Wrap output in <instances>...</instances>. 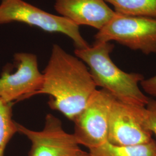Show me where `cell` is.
<instances>
[{"mask_svg": "<svg viewBox=\"0 0 156 156\" xmlns=\"http://www.w3.org/2000/svg\"><path fill=\"white\" fill-rule=\"evenodd\" d=\"M92 156L89 153H89H87V152H86V151H84L83 153L82 154V155H80V156Z\"/></svg>", "mask_w": 156, "mask_h": 156, "instance_id": "9a60e30c", "label": "cell"}, {"mask_svg": "<svg viewBox=\"0 0 156 156\" xmlns=\"http://www.w3.org/2000/svg\"><path fill=\"white\" fill-rule=\"evenodd\" d=\"M0 1V25L23 23L47 33L64 34L73 41L76 49L89 46L80 33L79 27L67 19L47 12L23 0Z\"/></svg>", "mask_w": 156, "mask_h": 156, "instance_id": "3957f363", "label": "cell"}, {"mask_svg": "<svg viewBox=\"0 0 156 156\" xmlns=\"http://www.w3.org/2000/svg\"><path fill=\"white\" fill-rule=\"evenodd\" d=\"M145 124L146 128L156 136V100H151L146 106Z\"/></svg>", "mask_w": 156, "mask_h": 156, "instance_id": "4fadbf2b", "label": "cell"}, {"mask_svg": "<svg viewBox=\"0 0 156 156\" xmlns=\"http://www.w3.org/2000/svg\"><path fill=\"white\" fill-rule=\"evenodd\" d=\"M13 104L0 99V156H4L6 145L18 133L17 123L12 119Z\"/></svg>", "mask_w": 156, "mask_h": 156, "instance_id": "7c38bea8", "label": "cell"}, {"mask_svg": "<svg viewBox=\"0 0 156 156\" xmlns=\"http://www.w3.org/2000/svg\"><path fill=\"white\" fill-rule=\"evenodd\" d=\"M60 16L79 27L85 25L100 30L115 14L105 0H55Z\"/></svg>", "mask_w": 156, "mask_h": 156, "instance_id": "9c48e42d", "label": "cell"}, {"mask_svg": "<svg viewBox=\"0 0 156 156\" xmlns=\"http://www.w3.org/2000/svg\"><path fill=\"white\" fill-rule=\"evenodd\" d=\"M17 127L18 133L31 142L28 156H79L84 152L73 134L66 132L61 120L51 114L46 115L41 131H33L17 123Z\"/></svg>", "mask_w": 156, "mask_h": 156, "instance_id": "ba28073f", "label": "cell"}, {"mask_svg": "<svg viewBox=\"0 0 156 156\" xmlns=\"http://www.w3.org/2000/svg\"><path fill=\"white\" fill-rule=\"evenodd\" d=\"M97 42L115 41L146 55L156 53V18L134 16L115 12L95 35Z\"/></svg>", "mask_w": 156, "mask_h": 156, "instance_id": "277c9868", "label": "cell"}, {"mask_svg": "<svg viewBox=\"0 0 156 156\" xmlns=\"http://www.w3.org/2000/svg\"><path fill=\"white\" fill-rule=\"evenodd\" d=\"M116 98L106 90H96L73 120V135L78 144L89 149L108 141V119Z\"/></svg>", "mask_w": 156, "mask_h": 156, "instance_id": "5b68a950", "label": "cell"}, {"mask_svg": "<svg viewBox=\"0 0 156 156\" xmlns=\"http://www.w3.org/2000/svg\"><path fill=\"white\" fill-rule=\"evenodd\" d=\"M14 62L16 70L11 72L6 68L0 78V99L6 103L14 104L35 95L43 82L36 55L17 53Z\"/></svg>", "mask_w": 156, "mask_h": 156, "instance_id": "52a82bcc", "label": "cell"}, {"mask_svg": "<svg viewBox=\"0 0 156 156\" xmlns=\"http://www.w3.org/2000/svg\"><path fill=\"white\" fill-rule=\"evenodd\" d=\"M115 12L128 16L156 18V0H105Z\"/></svg>", "mask_w": 156, "mask_h": 156, "instance_id": "8fae6325", "label": "cell"}, {"mask_svg": "<svg viewBox=\"0 0 156 156\" xmlns=\"http://www.w3.org/2000/svg\"><path fill=\"white\" fill-rule=\"evenodd\" d=\"M145 109L146 106L114 101L109 115L108 142L117 146L150 142L153 134L145 126Z\"/></svg>", "mask_w": 156, "mask_h": 156, "instance_id": "8992f818", "label": "cell"}, {"mask_svg": "<svg viewBox=\"0 0 156 156\" xmlns=\"http://www.w3.org/2000/svg\"><path fill=\"white\" fill-rule=\"evenodd\" d=\"M92 156H156V142L133 146H117L108 141L98 147L89 149Z\"/></svg>", "mask_w": 156, "mask_h": 156, "instance_id": "30bf717a", "label": "cell"}, {"mask_svg": "<svg viewBox=\"0 0 156 156\" xmlns=\"http://www.w3.org/2000/svg\"><path fill=\"white\" fill-rule=\"evenodd\" d=\"M140 86L146 94L156 97V74L151 78L144 79Z\"/></svg>", "mask_w": 156, "mask_h": 156, "instance_id": "5bb4252c", "label": "cell"}, {"mask_svg": "<svg viewBox=\"0 0 156 156\" xmlns=\"http://www.w3.org/2000/svg\"><path fill=\"white\" fill-rule=\"evenodd\" d=\"M42 74V86L35 95H49L50 108L73 122L97 87L88 67L76 56L55 44Z\"/></svg>", "mask_w": 156, "mask_h": 156, "instance_id": "6da1fadb", "label": "cell"}, {"mask_svg": "<svg viewBox=\"0 0 156 156\" xmlns=\"http://www.w3.org/2000/svg\"><path fill=\"white\" fill-rule=\"evenodd\" d=\"M114 45L111 42H97L89 47L75 49V55L88 67L97 87L106 90L118 101L136 106H146L149 98L140 88L145 79L138 73H128L113 62L111 53Z\"/></svg>", "mask_w": 156, "mask_h": 156, "instance_id": "7a4b0ae2", "label": "cell"}]
</instances>
